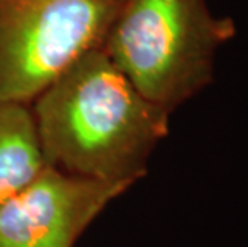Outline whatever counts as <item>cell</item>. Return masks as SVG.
I'll use <instances>...</instances> for the list:
<instances>
[{
  "mask_svg": "<svg viewBox=\"0 0 248 247\" xmlns=\"http://www.w3.org/2000/svg\"><path fill=\"white\" fill-rule=\"evenodd\" d=\"M31 113L46 164L128 188L170 130V113L147 101L103 47L42 92Z\"/></svg>",
  "mask_w": 248,
  "mask_h": 247,
  "instance_id": "6da1fadb",
  "label": "cell"
},
{
  "mask_svg": "<svg viewBox=\"0 0 248 247\" xmlns=\"http://www.w3.org/2000/svg\"><path fill=\"white\" fill-rule=\"evenodd\" d=\"M237 34L208 0H122L103 50L147 101L173 113L213 82L218 50Z\"/></svg>",
  "mask_w": 248,
  "mask_h": 247,
  "instance_id": "7a4b0ae2",
  "label": "cell"
},
{
  "mask_svg": "<svg viewBox=\"0 0 248 247\" xmlns=\"http://www.w3.org/2000/svg\"><path fill=\"white\" fill-rule=\"evenodd\" d=\"M120 0H0V101L28 104L103 47Z\"/></svg>",
  "mask_w": 248,
  "mask_h": 247,
  "instance_id": "3957f363",
  "label": "cell"
},
{
  "mask_svg": "<svg viewBox=\"0 0 248 247\" xmlns=\"http://www.w3.org/2000/svg\"><path fill=\"white\" fill-rule=\"evenodd\" d=\"M126 190L46 165L0 207V247H74L96 215Z\"/></svg>",
  "mask_w": 248,
  "mask_h": 247,
  "instance_id": "277c9868",
  "label": "cell"
},
{
  "mask_svg": "<svg viewBox=\"0 0 248 247\" xmlns=\"http://www.w3.org/2000/svg\"><path fill=\"white\" fill-rule=\"evenodd\" d=\"M46 165L28 104L0 101V207Z\"/></svg>",
  "mask_w": 248,
  "mask_h": 247,
  "instance_id": "5b68a950",
  "label": "cell"
},
{
  "mask_svg": "<svg viewBox=\"0 0 248 247\" xmlns=\"http://www.w3.org/2000/svg\"><path fill=\"white\" fill-rule=\"evenodd\" d=\"M120 2H122V0H120Z\"/></svg>",
  "mask_w": 248,
  "mask_h": 247,
  "instance_id": "8992f818",
  "label": "cell"
}]
</instances>
